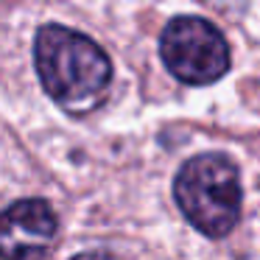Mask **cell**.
Segmentation results:
<instances>
[{"mask_svg":"<svg viewBox=\"0 0 260 260\" xmlns=\"http://www.w3.org/2000/svg\"><path fill=\"white\" fill-rule=\"evenodd\" d=\"M174 196L185 218L199 232L221 238L241 215V179L232 159L224 154H199L179 168Z\"/></svg>","mask_w":260,"mask_h":260,"instance_id":"obj_2","label":"cell"},{"mask_svg":"<svg viewBox=\"0 0 260 260\" xmlns=\"http://www.w3.org/2000/svg\"><path fill=\"white\" fill-rule=\"evenodd\" d=\"M56 238V213L42 199H23L0 213V260H40Z\"/></svg>","mask_w":260,"mask_h":260,"instance_id":"obj_4","label":"cell"},{"mask_svg":"<svg viewBox=\"0 0 260 260\" xmlns=\"http://www.w3.org/2000/svg\"><path fill=\"white\" fill-rule=\"evenodd\" d=\"M34 64L45 92L70 115L92 112L112 81V64L101 45L64 25L37 31Z\"/></svg>","mask_w":260,"mask_h":260,"instance_id":"obj_1","label":"cell"},{"mask_svg":"<svg viewBox=\"0 0 260 260\" xmlns=\"http://www.w3.org/2000/svg\"><path fill=\"white\" fill-rule=\"evenodd\" d=\"M73 260H112V257L104 254V252H81V254H76Z\"/></svg>","mask_w":260,"mask_h":260,"instance_id":"obj_5","label":"cell"},{"mask_svg":"<svg viewBox=\"0 0 260 260\" xmlns=\"http://www.w3.org/2000/svg\"><path fill=\"white\" fill-rule=\"evenodd\" d=\"M159 53L171 73L185 84H213L230 70V45L213 23L176 17L165 25Z\"/></svg>","mask_w":260,"mask_h":260,"instance_id":"obj_3","label":"cell"}]
</instances>
